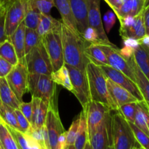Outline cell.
<instances>
[{
    "label": "cell",
    "instance_id": "cell-1",
    "mask_svg": "<svg viewBox=\"0 0 149 149\" xmlns=\"http://www.w3.org/2000/svg\"><path fill=\"white\" fill-rule=\"evenodd\" d=\"M61 39L64 64L86 71L87 63L90 62L86 55V47L88 43L81 33L74 31L62 23Z\"/></svg>",
    "mask_w": 149,
    "mask_h": 149
},
{
    "label": "cell",
    "instance_id": "cell-2",
    "mask_svg": "<svg viewBox=\"0 0 149 149\" xmlns=\"http://www.w3.org/2000/svg\"><path fill=\"white\" fill-rule=\"evenodd\" d=\"M89 90L92 100L103 103L111 111H117L118 108L112 100L107 86V77L99 65L89 62L86 67Z\"/></svg>",
    "mask_w": 149,
    "mask_h": 149
},
{
    "label": "cell",
    "instance_id": "cell-3",
    "mask_svg": "<svg viewBox=\"0 0 149 149\" xmlns=\"http://www.w3.org/2000/svg\"><path fill=\"white\" fill-rule=\"evenodd\" d=\"M28 89L33 97H38L47 103L48 107L58 109L57 84L51 76L45 74H28Z\"/></svg>",
    "mask_w": 149,
    "mask_h": 149
},
{
    "label": "cell",
    "instance_id": "cell-4",
    "mask_svg": "<svg viewBox=\"0 0 149 149\" xmlns=\"http://www.w3.org/2000/svg\"><path fill=\"white\" fill-rule=\"evenodd\" d=\"M111 138L113 149H133L140 146L128 122L118 111L111 116Z\"/></svg>",
    "mask_w": 149,
    "mask_h": 149
},
{
    "label": "cell",
    "instance_id": "cell-5",
    "mask_svg": "<svg viewBox=\"0 0 149 149\" xmlns=\"http://www.w3.org/2000/svg\"><path fill=\"white\" fill-rule=\"evenodd\" d=\"M25 61L29 74L51 76L53 72L50 60L42 39L25 55Z\"/></svg>",
    "mask_w": 149,
    "mask_h": 149
},
{
    "label": "cell",
    "instance_id": "cell-6",
    "mask_svg": "<svg viewBox=\"0 0 149 149\" xmlns=\"http://www.w3.org/2000/svg\"><path fill=\"white\" fill-rule=\"evenodd\" d=\"M41 39L50 60L52 70L57 71L64 65L61 28L52 31Z\"/></svg>",
    "mask_w": 149,
    "mask_h": 149
},
{
    "label": "cell",
    "instance_id": "cell-7",
    "mask_svg": "<svg viewBox=\"0 0 149 149\" xmlns=\"http://www.w3.org/2000/svg\"><path fill=\"white\" fill-rule=\"evenodd\" d=\"M65 65L69 73L73 87L72 93L78 99L83 109H84L92 100L86 71H81L76 67L67 64H65Z\"/></svg>",
    "mask_w": 149,
    "mask_h": 149
},
{
    "label": "cell",
    "instance_id": "cell-8",
    "mask_svg": "<svg viewBox=\"0 0 149 149\" xmlns=\"http://www.w3.org/2000/svg\"><path fill=\"white\" fill-rule=\"evenodd\" d=\"M28 72L26 61H19L17 65H14L10 72L5 77L7 83L13 93L20 102H23V95L28 89Z\"/></svg>",
    "mask_w": 149,
    "mask_h": 149
},
{
    "label": "cell",
    "instance_id": "cell-9",
    "mask_svg": "<svg viewBox=\"0 0 149 149\" xmlns=\"http://www.w3.org/2000/svg\"><path fill=\"white\" fill-rule=\"evenodd\" d=\"M5 32L10 36L25 18L27 0H6Z\"/></svg>",
    "mask_w": 149,
    "mask_h": 149
},
{
    "label": "cell",
    "instance_id": "cell-10",
    "mask_svg": "<svg viewBox=\"0 0 149 149\" xmlns=\"http://www.w3.org/2000/svg\"><path fill=\"white\" fill-rule=\"evenodd\" d=\"M102 50L106 55L108 61V65L118 70L129 77L135 83V77L132 67L119 52V49L116 45H109L102 44L99 45ZM136 84V83H135Z\"/></svg>",
    "mask_w": 149,
    "mask_h": 149
},
{
    "label": "cell",
    "instance_id": "cell-11",
    "mask_svg": "<svg viewBox=\"0 0 149 149\" xmlns=\"http://www.w3.org/2000/svg\"><path fill=\"white\" fill-rule=\"evenodd\" d=\"M83 109L85 110L88 135L90 138L103 123L106 115L111 112V110L105 104L95 100H91Z\"/></svg>",
    "mask_w": 149,
    "mask_h": 149
},
{
    "label": "cell",
    "instance_id": "cell-12",
    "mask_svg": "<svg viewBox=\"0 0 149 149\" xmlns=\"http://www.w3.org/2000/svg\"><path fill=\"white\" fill-rule=\"evenodd\" d=\"M45 127L48 138V149H60L58 140L65 130L60 119L58 109L49 108L48 109Z\"/></svg>",
    "mask_w": 149,
    "mask_h": 149
},
{
    "label": "cell",
    "instance_id": "cell-13",
    "mask_svg": "<svg viewBox=\"0 0 149 149\" xmlns=\"http://www.w3.org/2000/svg\"><path fill=\"white\" fill-rule=\"evenodd\" d=\"M87 10V23L88 26L97 31L99 38L105 45H113L109 40L105 31L100 14V0H86Z\"/></svg>",
    "mask_w": 149,
    "mask_h": 149
},
{
    "label": "cell",
    "instance_id": "cell-14",
    "mask_svg": "<svg viewBox=\"0 0 149 149\" xmlns=\"http://www.w3.org/2000/svg\"><path fill=\"white\" fill-rule=\"evenodd\" d=\"M99 66L102 68L105 75L108 79L111 80L113 82L117 84L118 85L126 89L132 95L135 96L139 102L144 101L143 97L138 89L137 84L133 81H132L129 77H127L122 72L112 68L109 65H99Z\"/></svg>",
    "mask_w": 149,
    "mask_h": 149
},
{
    "label": "cell",
    "instance_id": "cell-15",
    "mask_svg": "<svg viewBox=\"0 0 149 149\" xmlns=\"http://www.w3.org/2000/svg\"><path fill=\"white\" fill-rule=\"evenodd\" d=\"M92 149H107L112 145L111 115L109 112L97 130L89 138Z\"/></svg>",
    "mask_w": 149,
    "mask_h": 149
},
{
    "label": "cell",
    "instance_id": "cell-16",
    "mask_svg": "<svg viewBox=\"0 0 149 149\" xmlns=\"http://www.w3.org/2000/svg\"><path fill=\"white\" fill-rule=\"evenodd\" d=\"M107 86L109 93L112 100L119 109V106L124 104L134 102H139L135 96L132 95L129 91L124 87L113 82L111 80L107 78Z\"/></svg>",
    "mask_w": 149,
    "mask_h": 149
},
{
    "label": "cell",
    "instance_id": "cell-17",
    "mask_svg": "<svg viewBox=\"0 0 149 149\" xmlns=\"http://www.w3.org/2000/svg\"><path fill=\"white\" fill-rule=\"evenodd\" d=\"M32 118L31 125L33 129H41L45 125L49 107L44 100L38 97L31 98Z\"/></svg>",
    "mask_w": 149,
    "mask_h": 149
},
{
    "label": "cell",
    "instance_id": "cell-18",
    "mask_svg": "<svg viewBox=\"0 0 149 149\" xmlns=\"http://www.w3.org/2000/svg\"><path fill=\"white\" fill-rule=\"evenodd\" d=\"M69 2L77 21L78 30L79 33H81L88 26L86 0H69Z\"/></svg>",
    "mask_w": 149,
    "mask_h": 149
},
{
    "label": "cell",
    "instance_id": "cell-19",
    "mask_svg": "<svg viewBox=\"0 0 149 149\" xmlns=\"http://www.w3.org/2000/svg\"><path fill=\"white\" fill-rule=\"evenodd\" d=\"M127 60L133 70L135 77V83L141 91V94L143 97L144 101L149 110V80L138 66L135 59H134L133 55Z\"/></svg>",
    "mask_w": 149,
    "mask_h": 149
},
{
    "label": "cell",
    "instance_id": "cell-20",
    "mask_svg": "<svg viewBox=\"0 0 149 149\" xmlns=\"http://www.w3.org/2000/svg\"><path fill=\"white\" fill-rule=\"evenodd\" d=\"M54 5L57 7L61 16V21L63 24L75 32H79L77 21L71 10L69 0H53Z\"/></svg>",
    "mask_w": 149,
    "mask_h": 149
},
{
    "label": "cell",
    "instance_id": "cell-21",
    "mask_svg": "<svg viewBox=\"0 0 149 149\" xmlns=\"http://www.w3.org/2000/svg\"><path fill=\"white\" fill-rule=\"evenodd\" d=\"M26 25L24 21L20 23L16 30L8 36L15 50L16 55L19 61L25 60V32H26Z\"/></svg>",
    "mask_w": 149,
    "mask_h": 149
},
{
    "label": "cell",
    "instance_id": "cell-22",
    "mask_svg": "<svg viewBox=\"0 0 149 149\" xmlns=\"http://www.w3.org/2000/svg\"><path fill=\"white\" fill-rule=\"evenodd\" d=\"M133 57L138 66L149 80V47L139 42L138 47L134 49Z\"/></svg>",
    "mask_w": 149,
    "mask_h": 149
},
{
    "label": "cell",
    "instance_id": "cell-23",
    "mask_svg": "<svg viewBox=\"0 0 149 149\" xmlns=\"http://www.w3.org/2000/svg\"><path fill=\"white\" fill-rule=\"evenodd\" d=\"M119 32H120V36H122V39L130 37L139 40V39H142L143 36H145L146 35V33L142 13L135 16V22L130 27L128 28L126 30Z\"/></svg>",
    "mask_w": 149,
    "mask_h": 149
},
{
    "label": "cell",
    "instance_id": "cell-24",
    "mask_svg": "<svg viewBox=\"0 0 149 149\" xmlns=\"http://www.w3.org/2000/svg\"><path fill=\"white\" fill-rule=\"evenodd\" d=\"M0 98L4 104L13 109H18L19 105L21 103L10 88L5 77L0 78Z\"/></svg>",
    "mask_w": 149,
    "mask_h": 149
},
{
    "label": "cell",
    "instance_id": "cell-25",
    "mask_svg": "<svg viewBox=\"0 0 149 149\" xmlns=\"http://www.w3.org/2000/svg\"><path fill=\"white\" fill-rule=\"evenodd\" d=\"M62 21L54 18L50 15H41L40 20L36 31L39 37H42L52 31L61 28Z\"/></svg>",
    "mask_w": 149,
    "mask_h": 149
},
{
    "label": "cell",
    "instance_id": "cell-26",
    "mask_svg": "<svg viewBox=\"0 0 149 149\" xmlns=\"http://www.w3.org/2000/svg\"><path fill=\"white\" fill-rule=\"evenodd\" d=\"M7 127L15 139L19 149H42L37 141L30 135Z\"/></svg>",
    "mask_w": 149,
    "mask_h": 149
},
{
    "label": "cell",
    "instance_id": "cell-27",
    "mask_svg": "<svg viewBox=\"0 0 149 149\" xmlns=\"http://www.w3.org/2000/svg\"><path fill=\"white\" fill-rule=\"evenodd\" d=\"M79 116V124L75 142H74V146L76 149H84L86 143L89 141L87 118H86L84 109H83Z\"/></svg>",
    "mask_w": 149,
    "mask_h": 149
},
{
    "label": "cell",
    "instance_id": "cell-28",
    "mask_svg": "<svg viewBox=\"0 0 149 149\" xmlns=\"http://www.w3.org/2000/svg\"><path fill=\"white\" fill-rule=\"evenodd\" d=\"M86 55L90 62L97 65H108V61L106 55L102 50L99 45L87 44L86 47Z\"/></svg>",
    "mask_w": 149,
    "mask_h": 149
},
{
    "label": "cell",
    "instance_id": "cell-29",
    "mask_svg": "<svg viewBox=\"0 0 149 149\" xmlns=\"http://www.w3.org/2000/svg\"><path fill=\"white\" fill-rule=\"evenodd\" d=\"M0 145L4 149H19L8 127L3 122H0Z\"/></svg>",
    "mask_w": 149,
    "mask_h": 149
},
{
    "label": "cell",
    "instance_id": "cell-30",
    "mask_svg": "<svg viewBox=\"0 0 149 149\" xmlns=\"http://www.w3.org/2000/svg\"><path fill=\"white\" fill-rule=\"evenodd\" d=\"M0 118L4 124L13 129L20 131V128L17 123L15 109L3 103L0 107Z\"/></svg>",
    "mask_w": 149,
    "mask_h": 149
},
{
    "label": "cell",
    "instance_id": "cell-31",
    "mask_svg": "<svg viewBox=\"0 0 149 149\" xmlns=\"http://www.w3.org/2000/svg\"><path fill=\"white\" fill-rule=\"evenodd\" d=\"M51 77H52V79L57 84L63 86L69 91H73V87L71 79H70L69 73H68V71L65 67V64L58 70L53 71L52 74H51Z\"/></svg>",
    "mask_w": 149,
    "mask_h": 149
},
{
    "label": "cell",
    "instance_id": "cell-32",
    "mask_svg": "<svg viewBox=\"0 0 149 149\" xmlns=\"http://www.w3.org/2000/svg\"><path fill=\"white\" fill-rule=\"evenodd\" d=\"M0 57L6 60L13 66L18 63L19 60L13 45L9 38L0 45Z\"/></svg>",
    "mask_w": 149,
    "mask_h": 149
},
{
    "label": "cell",
    "instance_id": "cell-33",
    "mask_svg": "<svg viewBox=\"0 0 149 149\" xmlns=\"http://www.w3.org/2000/svg\"><path fill=\"white\" fill-rule=\"evenodd\" d=\"M40 12L32 6L27 5L25 18L23 20L26 28L36 30L41 17Z\"/></svg>",
    "mask_w": 149,
    "mask_h": 149
},
{
    "label": "cell",
    "instance_id": "cell-34",
    "mask_svg": "<svg viewBox=\"0 0 149 149\" xmlns=\"http://www.w3.org/2000/svg\"><path fill=\"white\" fill-rule=\"evenodd\" d=\"M41 40L35 29L26 28L25 32V55L29 53Z\"/></svg>",
    "mask_w": 149,
    "mask_h": 149
},
{
    "label": "cell",
    "instance_id": "cell-35",
    "mask_svg": "<svg viewBox=\"0 0 149 149\" xmlns=\"http://www.w3.org/2000/svg\"><path fill=\"white\" fill-rule=\"evenodd\" d=\"M128 123L140 147L142 149H149V135L141 130L132 122H128Z\"/></svg>",
    "mask_w": 149,
    "mask_h": 149
},
{
    "label": "cell",
    "instance_id": "cell-36",
    "mask_svg": "<svg viewBox=\"0 0 149 149\" xmlns=\"http://www.w3.org/2000/svg\"><path fill=\"white\" fill-rule=\"evenodd\" d=\"M137 103H138V102H134V103H130L122 105V106H119L117 111L119 112L127 122L134 123L135 114L137 109Z\"/></svg>",
    "mask_w": 149,
    "mask_h": 149
},
{
    "label": "cell",
    "instance_id": "cell-37",
    "mask_svg": "<svg viewBox=\"0 0 149 149\" xmlns=\"http://www.w3.org/2000/svg\"><path fill=\"white\" fill-rule=\"evenodd\" d=\"M83 39L90 44H97V45H102L103 44L100 39L99 38L97 32L94 28L87 26L84 31L81 33Z\"/></svg>",
    "mask_w": 149,
    "mask_h": 149
},
{
    "label": "cell",
    "instance_id": "cell-38",
    "mask_svg": "<svg viewBox=\"0 0 149 149\" xmlns=\"http://www.w3.org/2000/svg\"><path fill=\"white\" fill-rule=\"evenodd\" d=\"M15 113L16 118H17V123L20 128V132H23V133H28L32 128L31 123L18 109H15Z\"/></svg>",
    "mask_w": 149,
    "mask_h": 149
},
{
    "label": "cell",
    "instance_id": "cell-39",
    "mask_svg": "<svg viewBox=\"0 0 149 149\" xmlns=\"http://www.w3.org/2000/svg\"><path fill=\"white\" fill-rule=\"evenodd\" d=\"M79 124V116L71 124L68 131H66V144L68 145H74L76 137H77V130H78Z\"/></svg>",
    "mask_w": 149,
    "mask_h": 149
},
{
    "label": "cell",
    "instance_id": "cell-40",
    "mask_svg": "<svg viewBox=\"0 0 149 149\" xmlns=\"http://www.w3.org/2000/svg\"><path fill=\"white\" fill-rule=\"evenodd\" d=\"M116 15L113 10H109L105 13L103 16V22H104V29L106 33H109L112 28L116 23Z\"/></svg>",
    "mask_w": 149,
    "mask_h": 149
},
{
    "label": "cell",
    "instance_id": "cell-41",
    "mask_svg": "<svg viewBox=\"0 0 149 149\" xmlns=\"http://www.w3.org/2000/svg\"><path fill=\"white\" fill-rule=\"evenodd\" d=\"M19 110L22 112L25 117L28 119L29 122H31L32 118V103L31 101L29 103H24L21 102L19 105Z\"/></svg>",
    "mask_w": 149,
    "mask_h": 149
},
{
    "label": "cell",
    "instance_id": "cell-42",
    "mask_svg": "<svg viewBox=\"0 0 149 149\" xmlns=\"http://www.w3.org/2000/svg\"><path fill=\"white\" fill-rule=\"evenodd\" d=\"M13 68L12 64L0 57V78L7 77Z\"/></svg>",
    "mask_w": 149,
    "mask_h": 149
},
{
    "label": "cell",
    "instance_id": "cell-43",
    "mask_svg": "<svg viewBox=\"0 0 149 149\" xmlns=\"http://www.w3.org/2000/svg\"><path fill=\"white\" fill-rule=\"evenodd\" d=\"M5 13L6 11L0 14V45L8 39L5 32Z\"/></svg>",
    "mask_w": 149,
    "mask_h": 149
},
{
    "label": "cell",
    "instance_id": "cell-44",
    "mask_svg": "<svg viewBox=\"0 0 149 149\" xmlns=\"http://www.w3.org/2000/svg\"><path fill=\"white\" fill-rule=\"evenodd\" d=\"M144 0H132V10L131 15L136 16L142 13L144 8Z\"/></svg>",
    "mask_w": 149,
    "mask_h": 149
},
{
    "label": "cell",
    "instance_id": "cell-45",
    "mask_svg": "<svg viewBox=\"0 0 149 149\" xmlns=\"http://www.w3.org/2000/svg\"><path fill=\"white\" fill-rule=\"evenodd\" d=\"M123 43L125 47H127L131 48L132 49H135L138 47V46L139 45V40L138 39H135L134 38H123Z\"/></svg>",
    "mask_w": 149,
    "mask_h": 149
},
{
    "label": "cell",
    "instance_id": "cell-46",
    "mask_svg": "<svg viewBox=\"0 0 149 149\" xmlns=\"http://www.w3.org/2000/svg\"><path fill=\"white\" fill-rule=\"evenodd\" d=\"M144 26L146 29V35H149V5L144 7L142 11Z\"/></svg>",
    "mask_w": 149,
    "mask_h": 149
},
{
    "label": "cell",
    "instance_id": "cell-47",
    "mask_svg": "<svg viewBox=\"0 0 149 149\" xmlns=\"http://www.w3.org/2000/svg\"><path fill=\"white\" fill-rule=\"evenodd\" d=\"M119 52H120L121 55H122L125 59H128V58H130V57H132V55H133L134 50L131 49V48L124 46L123 48L119 49Z\"/></svg>",
    "mask_w": 149,
    "mask_h": 149
},
{
    "label": "cell",
    "instance_id": "cell-48",
    "mask_svg": "<svg viewBox=\"0 0 149 149\" xmlns=\"http://www.w3.org/2000/svg\"><path fill=\"white\" fill-rule=\"evenodd\" d=\"M127 0H114L113 3H112L111 5L110 6V7L111 8V10H114V9L119 8V7L122 5L124 3H125Z\"/></svg>",
    "mask_w": 149,
    "mask_h": 149
},
{
    "label": "cell",
    "instance_id": "cell-49",
    "mask_svg": "<svg viewBox=\"0 0 149 149\" xmlns=\"http://www.w3.org/2000/svg\"><path fill=\"white\" fill-rule=\"evenodd\" d=\"M139 42L146 45V46L149 47V35H146L142 39H139Z\"/></svg>",
    "mask_w": 149,
    "mask_h": 149
},
{
    "label": "cell",
    "instance_id": "cell-50",
    "mask_svg": "<svg viewBox=\"0 0 149 149\" xmlns=\"http://www.w3.org/2000/svg\"><path fill=\"white\" fill-rule=\"evenodd\" d=\"M6 11L5 1L0 0V14Z\"/></svg>",
    "mask_w": 149,
    "mask_h": 149
},
{
    "label": "cell",
    "instance_id": "cell-51",
    "mask_svg": "<svg viewBox=\"0 0 149 149\" xmlns=\"http://www.w3.org/2000/svg\"><path fill=\"white\" fill-rule=\"evenodd\" d=\"M84 149H92L91 146H90V142H89V141L87 143H86V145H85V146H84Z\"/></svg>",
    "mask_w": 149,
    "mask_h": 149
},
{
    "label": "cell",
    "instance_id": "cell-52",
    "mask_svg": "<svg viewBox=\"0 0 149 149\" xmlns=\"http://www.w3.org/2000/svg\"><path fill=\"white\" fill-rule=\"evenodd\" d=\"M144 7H147L149 5V0H144Z\"/></svg>",
    "mask_w": 149,
    "mask_h": 149
},
{
    "label": "cell",
    "instance_id": "cell-53",
    "mask_svg": "<svg viewBox=\"0 0 149 149\" xmlns=\"http://www.w3.org/2000/svg\"><path fill=\"white\" fill-rule=\"evenodd\" d=\"M107 149H113V146H112V145L109 146L108 147V148H107Z\"/></svg>",
    "mask_w": 149,
    "mask_h": 149
},
{
    "label": "cell",
    "instance_id": "cell-54",
    "mask_svg": "<svg viewBox=\"0 0 149 149\" xmlns=\"http://www.w3.org/2000/svg\"><path fill=\"white\" fill-rule=\"evenodd\" d=\"M2 104H3V103H2V102H1V98H0V107H1V106H2Z\"/></svg>",
    "mask_w": 149,
    "mask_h": 149
},
{
    "label": "cell",
    "instance_id": "cell-55",
    "mask_svg": "<svg viewBox=\"0 0 149 149\" xmlns=\"http://www.w3.org/2000/svg\"><path fill=\"white\" fill-rule=\"evenodd\" d=\"M133 149H141V147H140V146H137V147H135V148H134Z\"/></svg>",
    "mask_w": 149,
    "mask_h": 149
},
{
    "label": "cell",
    "instance_id": "cell-56",
    "mask_svg": "<svg viewBox=\"0 0 149 149\" xmlns=\"http://www.w3.org/2000/svg\"><path fill=\"white\" fill-rule=\"evenodd\" d=\"M0 149H4V148H2V147H1V145H0Z\"/></svg>",
    "mask_w": 149,
    "mask_h": 149
},
{
    "label": "cell",
    "instance_id": "cell-57",
    "mask_svg": "<svg viewBox=\"0 0 149 149\" xmlns=\"http://www.w3.org/2000/svg\"><path fill=\"white\" fill-rule=\"evenodd\" d=\"M0 122H2V121H1V118H0Z\"/></svg>",
    "mask_w": 149,
    "mask_h": 149
},
{
    "label": "cell",
    "instance_id": "cell-58",
    "mask_svg": "<svg viewBox=\"0 0 149 149\" xmlns=\"http://www.w3.org/2000/svg\"><path fill=\"white\" fill-rule=\"evenodd\" d=\"M1 1H6V0H1Z\"/></svg>",
    "mask_w": 149,
    "mask_h": 149
},
{
    "label": "cell",
    "instance_id": "cell-59",
    "mask_svg": "<svg viewBox=\"0 0 149 149\" xmlns=\"http://www.w3.org/2000/svg\"><path fill=\"white\" fill-rule=\"evenodd\" d=\"M141 149H142V148H141Z\"/></svg>",
    "mask_w": 149,
    "mask_h": 149
}]
</instances>
